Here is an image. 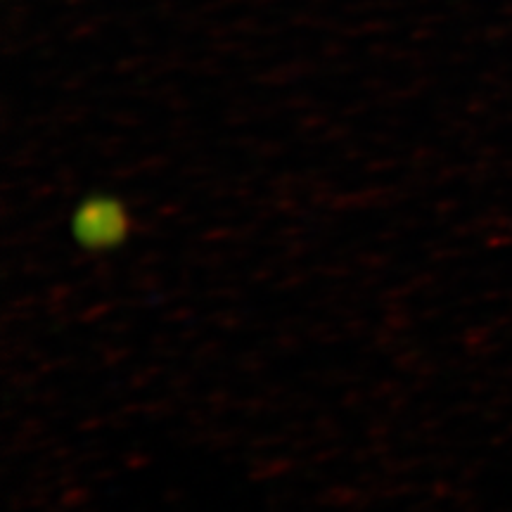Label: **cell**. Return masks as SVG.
<instances>
[{
  "instance_id": "obj_1",
  "label": "cell",
  "mask_w": 512,
  "mask_h": 512,
  "mask_svg": "<svg viewBox=\"0 0 512 512\" xmlns=\"http://www.w3.org/2000/svg\"><path fill=\"white\" fill-rule=\"evenodd\" d=\"M131 209L112 192H91L76 204L69 219V233L76 247L91 254H107L131 238Z\"/></svg>"
}]
</instances>
